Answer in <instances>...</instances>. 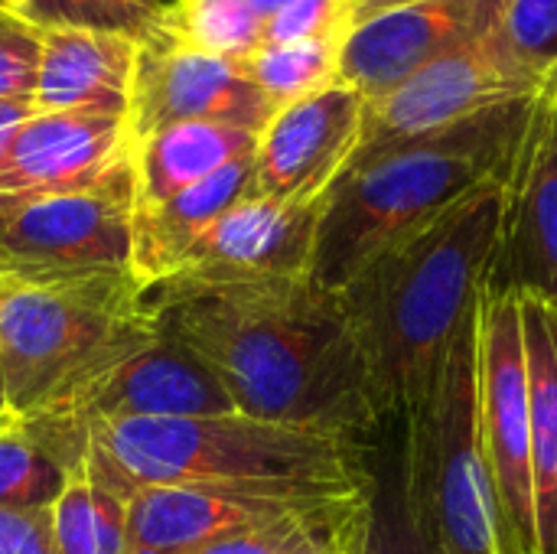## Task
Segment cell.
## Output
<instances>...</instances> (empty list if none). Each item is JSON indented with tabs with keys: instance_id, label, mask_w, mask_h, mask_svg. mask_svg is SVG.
<instances>
[{
	"instance_id": "obj_16",
	"label": "cell",
	"mask_w": 557,
	"mask_h": 554,
	"mask_svg": "<svg viewBox=\"0 0 557 554\" xmlns=\"http://www.w3.org/2000/svg\"><path fill=\"white\" fill-rule=\"evenodd\" d=\"M59 418L78 428L134 421V418H209L235 415V405L215 372L180 340L157 330V336L82 389Z\"/></svg>"
},
{
	"instance_id": "obj_28",
	"label": "cell",
	"mask_w": 557,
	"mask_h": 554,
	"mask_svg": "<svg viewBox=\"0 0 557 554\" xmlns=\"http://www.w3.org/2000/svg\"><path fill=\"white\" fill-rule=\"evenodd\" d=\"M166 3H140V0H26L23 20L39 29L49 26H82L121 33L137 42H147L166 33Z\"/></svg>"
},
{
	"instance_id": "obj_29",
	"label": "cell",
	"mask_w": 557,
	"mask_h": 554,
	"mask_svg": "<svg viewBox=\"0 0 557 554\" xmlns=\"http://www.w3.org/2000/svg\"><path fill=\"white\" fill-rule=\"evenodd\" d=\"M362 0H294L264 23L261 42L339 39L356 23Z\"/></svg>"
},
{
	"instance_id": "obj_7",
	"label": "cell",
	"mask_w": 557,
	"mask_h": 554,
	"mask_svg": "<svg viewBox=\"0 0 557 554\" xmlns=\"http://www.w3.org/2000/svg\"><path fill=\"white\" fill-rule=\"evenodd\" d=\"M134 167L91 189L0 193V281L49 284L131 271Z\"/></svg>"
},
{
	"instance_id": "obj_20",
	"label": "cell",
	"mask_w": 557,
	"mask_h": 554,
	"mask_svg": "<svg viewBox=\"0 0 557 554\" xmlns=\"http://www.w3.org/2000/svg\"><path fill=\"white\" fill-rule=\"evenodd\" d=\"M519 307L529 369L535 554H557V307L542 297H519Z\"/></svg>"
},
{
	"instance_id": "obj_39",
	"label": "cell",
	"mask_w": 557,
	"mask_h": 554,
	"mask_svg": "<svg viewBox=\"0 0 557 554\" xmlns=\"http://www.w3.org/2000/svg\"><path fill=\"white\" fill-rule=\"evenodd\" d=\"M356 552H359V549H356ZM356 552H352V554H356Z\"/></svg>"
},
{
	"instance_id": "obj_4",
	"label": "cell",
	"mask_w": 557,
	"mask_h": 554,
	"mask_svg": "<svg viewBox=\"0 0 557 554\" xmlns=\"http://www.w3.org/2000/svg\"><path fill=\"white\" fill-rule=\"evenodd\" d=\"M85 467L134 496L183 483H323L366 487L369 447L248 415L134 418L88 428Z\"/></svg>"
},
{
	"instance_id": "obj_14",
	"label": "cell",
	"mask_w": 557,
	"mask_h": 554,
	"mask_svg": "<svg viewBox=\"0 0 557 554\" xmlns=\"http://www.w3.org/2000/svg\"><path fill=\"white\" fill-rule=\"evenodd\" d=\"M366 98L336 82L271 114L255 147V196L317 202L339 180L362 137Z\"/></svg>"
},
{
	"instance_id": "obj_38",
	"label": "cell",
	"mask_w": 557,
	"mask_h": 554,
	"mask_svg": "<svg viewBox=\"0 0 557 554\" xmlns=\"http://www.w3.org/2000/svg\"><path fill=\"white\" fill-rule=\"evenodd\" d=\"M140 3H163V0H140Z\"/></svg>"
},
{
	"instance_id": "obj_13",
	"label": "cell",
	"mask_w": 557,
	"mask_h": 554,
	"mask_svg": "<svg viewBox=\"0 0 557 554\" xmlns=\"http://www.w3.org/2000/svg\"><path fill=\"white\" fill-rule=\"evenodd\" d=\"M509 0H414L349 26L339 42V82L375 101L428 62L493 29Z\"/></svg>"
},
{
	"instance_id": "obj_34",
	"label": "cell",
	"mask_w": 557,
	"mask_h": 554,
	"mask_svg": "<svg viewBox=\"0 0 557 554\" xmlns=\"http://www.w3.org/2000/svg\"><path fill=\"white\" fill-rule=\"evenodd\" d=\"M401 3H414V0H362V3H359L356 20L372 16V13H382V10H392V7H401Z\"/></svg>"
},
{
	"instance_id": "obj_35",
	"label": "cell",
	"mask_w": 557,
	"mask_h": 554,
	"mask_svg": "<svg viewBox=\"0 0 557 554\" xmlns=\"http://www.w3.org/2000/svg\"><path fill=\"white\" fill-rule=\"evenodd\" d=\"M248 3H251V7H255V13L268 23L274 13H281V10H284L287 3H294V0H248Z\"/></svg>"
},
{
	"instance_id": "obj_10",
	"label": "cell",
	"mask_w": 557,
	"mask_h": 554,
	"mask_svg": "<svg viewBox=\"0 0 557 554\" xmlns=\"http://www.w3.org/2000/svg\"><path fill=\"white\" fill-rule=\"evenodd\" d=\"M369 487V483H366ZM366 487L323 483H183L147 487L127 503V554H186L225 535L313 509Z\"/></svg>"
},
{
	"instance_id": "obj_33",
	"label": "cell",
	"mask_w": 557,
	"mask_h": 554,
	"mask_svg": "<svg viewBox=\"0 0 557 554\" xmlns=\"http://www.w3.org/2000/svg\"><path fill=\"white\" fill-rule=\"evenodd\" d=\"M36 114V104L33 101H0V160L7 157L16 131Z\"/></svg>"
},
{
	"instance_id": "obj_3",
	"label": "cell",
	"mask_w": 557,
	"mask_h": 554,
	"mask_svg": "<svg viewBox=\"0 0 557 554\" xmlns=\"http://www.w3.org/2000/svg\"><path fill=\"white\" fill-rule=\"evenodd\" d=\"M532 101L535 95L506 101L460 124L349 160L323 199L310 278L330 291L346 287L379 251L503 176Z\"/></svg>"
},
{
	"instance_id": "obj_37",
	"label": "cell",
	"mask_w": 557,
	"mask_h": 554,
	"mask_svg": "<svg viewBox=\"0 0 557 554\" xmlns=\"http://www.w3.org/2000/svg\"><path fill=\"white\" fill-rule=\"evenodd\" d=\"M13 415H10V408H7V389H3V369H0V424L3 421H10Z\"/></svg>"
},
{
	"instance_id": "obj_17",
	"label": "cell",
	"mask_w": 557,
	"mask_h": 554,
	"mask_svg": "<svg viewBox=\"0 0 557 554\" xmlns=\"http://www.w3.org/2000/svg\"><path fill=\"white\" fill-rule=\"evenodd\" d=\"M127 114L36 111L0 160V193L91 189L131 167Z\"/></svg>"
},
{
	"instance_id": "obj_31",
	"label": "cell",
	"mask_w": 557,
	"mask_h": 554,
	"mask_svg": "<svg viewBox=\"0 0 557 554\" xmlns=\"http://www.w3.org/2000/svg\"><path fill=\"white\" fill-rule=\"evenodd\" d=\"M42 29L0 10V101H33Z\"/></svg>"
},
{
	"instance_id": "obj_6",
	"label": "cell",
	"mask_w": 557,
	"mask_h": 554,
	"mask_svg": "<svg viewBox=\"0 0 557 554\" xmlns=\"http://www.w3.org/2000/svg\"><path fill=\"white\" fill-rule=\"evenodd\" d=\"M476 310L463 320L431 398L398 418L408 503L434 554H499L496 496L476 411Z\"/></svg>"
},
{
	"instance_id": "obj_23",
	"label": "cell",
	"mask_w": 557,
	"mask_h": 554,
	"mask_svg": "<svg viewBox=\"0 0 557 554\" xmlns=\"http://www.w3.org/2000/svg\"><path fill=\"white\" fill-rule=\"evenodd\" d=\"M369 516V487L313 509L225 535L186 554H352L362 542Z\"/></svg>"
},
{
	"instance_id": "obj_30",
	"label": "cell",
	"mask_w": 557,
	"mask_h": 554,
	"mask_svg": "<svg viewBox=\"0 0 557 554\" xmlns=\"http://www.w3.org/2000/svg\"><path fill=\"white\" fill-rule=\"evenodd\" d=\"M503 33L535 72L548 75L557 65V0H509Z\"/></svg>"
},
{
	"instance_id": "obj_2",
	"label": "cell",
	"mask_w": 557,
	"mask_h": 554,
	"mask_svg": "<svg viewBox=\"0 0 557 554\" xmlns=\"http://www.w3.org/2000/svg\"><path fill=\"white\" fill-rule=\"evenodd\" d=\"M506 173L379 251L339 297L385 415L418 411L473 313L499 248Z\"/></svg>"
},
{
	"instance_id": "obj_15",
	"label": "cell",
	"mask_w": 557,
	"mask_h": 554,
	"mask_svg": "<svg viewBox=\"0 0 557 554\" xmlns=\"http://www.w3.org/2000/svg\"><path fill=\"white\" fill-rule=\"evenodd\" d=\"M323 199L277 202L264 196H245L193 242L176 274L166 281L235 284L310 278Z\"/></svg>"
},
{
	"instance_id": "obj_25",
	"label": "cell",
	"mask_w": 557,
	"mask_h": 554,
	"mask_svg": "<svg viewBox=\"0 0 557 554\" xmlns=\"http://www.w3.org/2000/svg\"><path fill=\"white\" fill-rule=\"evenodd\" d=\"M379 457L369 460V516L356 554H434L418 532L408 487H405V451L401 421H388L375 441Z\"/></svg>"
},
{
	"instance_id": "obj_19",
	"label": "cell",
	"mask_w": 557,
	"mask_h": 554,
	"mask_svg": "<svg viewBox=\"0 0 557 554\" xmlns=\"http://www.w3.org/2000/svg\"><path fill=\"white\" fill-rule=\"evenodd\" d=\"M255 196V153L242 157L196 186L131 212V278L153 287L176 274L193 242L235 202Z\"/></svg>"
},
{
	"instance_id": "obj_27",
	"label": "cell",
	"mask_w": 557,
	"mask_h": 554,
	"mask_svg": "<svg viewBox=\"0 0 557 554\" xmlns=\"http://www.w3.org/2000/svg\"><path fill=\"white\" fill-rule=\"evenodd\" d=\"M166 7V26L186 46L238 62L261 46L264 20L248 0H173Z\"/></svg>"
},
{
	"instance_id": "obj_9",
	"label": "cell",
	"mask_w": 557,
	"mask_h": 554,
	"mask_svg": "<svg viewBox=\"0 0 557 554\" xmlns=\"http://www.w3.org/2000/svg\"><path fill=\"white\" fill-rule=\"evenodd\" d=\"M548 75L519 59L499 20L483 36L418 69L388 95L366 101L362 137L352 160L460 124L496 104L532 98L545 88Z\"/></svg>"
},
{
	"instance_id": "obj_36",
	"label": "cell",
	"mask_w": 557,
	"mask_h": 554,
	"mask_svg": "<svg viewBox=\"0 0 557 554\" xmlns=\"http://www.w3.org/2000/svg\"><path fill=\"white\" fill-rule=\"evenodd\" d=\"M23 7H26V0H0V10L13 13V16H23Z\"/></svg>"
},
{
	"instance_id": "obj_21",
	"label": "cell",
	"mask_w": 557,
	"mask_h": 554,
	"mask_svg": "<svg viewBox=\"0 0 557 554\" xmlns=\"http://www.w3.org/2000/svg\"><path fill=\"white\" fill-rule=\"evenodd\" d=\"M258 134L232 124L186 121L170 124L134 144V206H157L222 167L251 157Z\"/></svg>"
},
{
	"instance_id": "obj_26",
	"label": "cell",
	"mask_w": 557,
	"mask_h": 554,
	"mask_svg": "<svg viewBox=\"0 0 557 554\" xmlns=\"http://www.w3.org/2000/svg\"><path fill=\"white\" fill-rule=\"evenodd\" d=\"M242 69L274 108H284L339 82V39L261 42Z\"/></svg>"
},
{
	"instance_id": "obj_32",
	"label": "cell",
	"mask_w": 557,
	"mask_h": 554,
	"mask_svg": "<svg viewBox=\"0 0 557 554\" xmlns=\"http://www.w3.org/2000/svg\"><path fill=\"white\" fill-rule=\"evenodd\" d=\"M0 554H55L49 509H0Z\"/></svg>"
},
{
	"instance_id": "obj_5",
	"label": "cell",
	"mask_w": 557,
	"mask_h": 554,
	"mask_svg": "<svg viewBox=\"0 0 557 554\" xmlns=\"http://www.w3.org/2000/svg\"><path fill=\"white\" fill-rule=\"evenodd\" d=\"M153 336L131 271L49 284L0 281V369L10 415L62 411Z\"/></svg>"
},
{
	"instance_id": "obj_12",
	"label": "cell",
	"mask_w": 557,
	"mask_h": 554,
	"mask_svg": "<svg viewBox=\"0 0 557 554\" xmlns=\"http://www.w3.org/2000/svg\"><path fill=\"white\" fill-rule=\"evenodd\" d=\"M486 287L557 307V65L506 170V212Z\"/></svg>"
},
{
	"instance_id": "obj_22",
	"label": "cell",
	"mask_w": 557,
	"mask_h": 554,
	"mask_svg": "<svg viewBox=\"0 0 557 554\" xmlns=\"http://www.w3.org/2000/svg\"><path fill=\"white\" fill-rule=\"evenodd\" d=\"M88 454V431L59 415L0 424V509H49Z\"/></svg>"
},
{
	"instance_id": "obj_24",
	"label": "cell",
	"mask_w": 557,
	"mask_h": 554,
	"mask_svg": "<svg viewBox=\"0 0 557 554\" xmlns=\"http://www.w3.org/2000/svg\"><path fill=\"white\" fill-rule=\"evenodd\" d=\"M127 496L101 483L82 460L49 506L55 554H127Z\"/></svg>"
},
{
	"instance_id": "obj_8",
	"label": "cell",
	"mask_w": 557,
	"mask_h": 554,
	"mask_svg": "<svg viewBox=\"0 0 557 554\" xmlns=\"http://www.w3.org/2000/svg\"><path fill=\"white\" fill-rule=\"evenodd\" d=\"M476 411L483 457L496 496L499 554H535L529 369L519 294H480L476 310Z\"/></svg>"
},
{
	"instance_id": "obj_11",
	"label": "cell",
	"mask_w": 557,
	"mask_h": 554,
	"mask_svg": "<svg viewBox=\"0 0 557 554\" xmlns=\"http://www.w3.org/2000/svg\"><path fill=\"white\" fill-rule=\"evenodd\" d=\"M274 111L277 108L245 75L238 59L186 46L170 29L137 49L127 98V127L134 144L160 127L186 121L232 124L261 134Z\"/></svg>"
},
{
	"instance_id": "obj_1",
	"label": "cell",
	"mask_w": 557,
	"mask_h": 554,
	"mask_svg": "<svg viewBox=\"0 0 557 554\" xmlns=\"http://www.w3.org/2000/svg\"><path fill=\"white\" fill-rule=\"evenodd\" d=\"M153 327L193 349L238 415L372 447L392 421L339 291L313 278L140 291Z\"/></svg>"
},
{
	"instance_id": "obj_18",
	"label": "cell",
	"mask_w": 557,
	"mask_h": 554,
	"mask_svg": "<svg viewBox=\"0 0 557 554\" xmlns=\"http://www.w3.org/2000/svg\"><path fill=\"white\" fill-rule=\"evenodd\" d=\"M140 42L121 33L49 26L39 46L36 111H111L127 114Z\"/></svg>"
}]
</instances>
